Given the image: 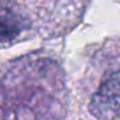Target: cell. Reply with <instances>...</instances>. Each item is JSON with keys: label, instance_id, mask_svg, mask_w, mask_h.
<instances>
[{"label": "cell", "instance_id": "1", "mask_svg": "<svg viewBox=\"0 0 120 120\" xmlns=\"http://www.w3.org/2000/svg\"><path fill=\"white\" fill-rule=\"evenodd\" d=\"M64 78L54 61H21L3 78V120H64Z\"/></svg>", "mask_w": 120, "mask_h": 120}, {"label": "cell", "instance_id": "2", "mask_svg": "<svg viewBox=\"0 0 120 120\" xmlns=\"http://www.w3.org/2000/svg\"><path fill=\"white\" fill-rule=\"evenodd\" d=\"M89 112L98 120H114L120 116V71L103 78L90 99Z\"/></svg>", "mask_w": 120, "mask_h": 120}, {"label": "cell", "instance_id": "3", "mask_svg": "<svg viewBox=\"0 0 120 120\" xmlns=\"http://www.w3.org/2000/svg\"><path fill=\"white\" fill-rule=\"evenodd\" d=\"M21 17L14 11L10 10L6 3H3L2 7V41L6 42L9 40H13L17 37L21 31Z\"/></svg>", "mask_w": 120, "mask_h": 120}]
</instances>
